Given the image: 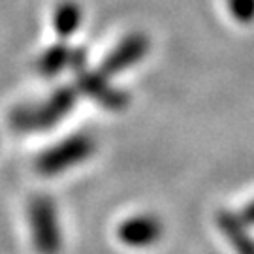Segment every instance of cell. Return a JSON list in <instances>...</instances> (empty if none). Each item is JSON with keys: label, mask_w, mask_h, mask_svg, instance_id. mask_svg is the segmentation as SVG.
Returning <instances> with one entry per match:
<instances>
[{"label": "cell", "mask_w": 254, "mask_h": 254, "mask_svg": "<svg viewBox=\"0 0 254 254\" xmlns=\"http://www.w3.org/2000/svg\"><path fill=\"white\" fill-rule=\"evenodd\" d=\"M217 224L237 254H254V239L247 232L245 222L239 215L230 211H220Z\"/></svg>", "instance_id": "cell-7"}, {"label": "cell", "mask_w": 254, "mask_h": 254, "mask_svg": "<svg viewBox=\"0 0 254 254\" xmlns=\"http://www.w3.org/2000/svg\"><path fill=\"white\" fill-rule=\"evenodd\" d=\"M92 151L94 139L85 134H75L40 154V158L36 160V170L42 175H59L68 168L87 160Z\"/></svg>", "instance_id": "cell-3"}, {"label": "cell", "mask_w": 254, "mask_h": 254, "mask_svg": "<svg viewBox=\"0 0 254 254\" xmlns=\"http://www.w3.org/2000/svg\"><path fill=\"white\" fill-rule=\"evenodd\" d=\"M64 64H66V51H64L63 47L61 49H53L42 61V72L46 73V75H53V73L63 70Z\"/></svg>", "instance_id": "cell-8"}, {"label": "cell", "mask_w": 254, "mask_h": 254, "mask_svg": "<svg viewBox=\"0 0 254 254\" xmlns=\"http://www.w3.org/2000/svg\"><path fill=\"white\" fill-rule=\"evenodd\" d=\"M239 217L243 218V222H245V224H254V201L247 205L245 211H243Z\"/></svg>", "instance_id": "cell-11"}, {"label": "cell", "mask_w": 254, "mask_h": 254, "mask_svg": "<svg viewBox=\"0 0 254 254\" xmlns=\"http://www.w3.org/2000/svg\"><path fill=\"white\" fill-rule=\"evenodd\" d=\"M77 23H79V15H77L75 8H64L57 17V28L64 36H68L73 28L77 27Z\"/></svg>", "instance_id": "cell-10"}, {"label": "cell", "mask_w": 254, "mask_h": 254, "mask_svg": "<svg viewBox=\"0 0 254 254\" xmlns=\"http://www.w3.org/2000/svg\"><path fill=\"white\" fill-rule=\"evenodd\" d=\"M28 222L32 243L38 254H59L63 247L61 222L49 196H34L28 205Z\"/></svg>", "instance_id": "cell-2"}, {"label": "cell", "mask_w": 254, "mask_h": 254, "mask_svg": "<svg viewBox=\"0 0 254 254\" xmlns=\"http://www.w3.org/2000/svg\"><path fill=\"white\" fill-rule=\"evenodd\" d=\"M162 236V224L154 217H132L127 222H123L119 228V237L121 241L128 247H143L153 245L158 237Z\"/></svg>", "instance_id": "cell-4"}, {"label": "cell", "mask_w": 254, "mask_h": 254, "mask_svg": "<svg viewBox=\"0 0 254 254\" xmlns=\"http://www.w3.org/2000/svg\"><path fill=\"white\" fill-rule=\"evenodd\" d=\"M79 89H81L87 96H91L94 100L106 106L108 109H123L127 106V94L121 91H115L113 87H109L106 77L102 73H83L79 77Z\"/></svg>", "instance_id": "cell-6"}, {"label": "cell", "mask_w": 254, "mask_h": 254, "mask_svg": "<svg viewBox=\"0 0 254 254\" xmlns=\"http://www.w3.org/2000/svg\"><path fill=\"white\" fill-rule=\"evenodd\" d=\"M147 51V40L141 34H134V36L127 38L121 46L109 55L106 59V63L102 64L100 73L104 77L115 75V73L123 72L130 68L132 64H136Z\"/></svg>", "instance_id": "cell-5"}, {"label": "cell", "mask_w": 254, "mask_h": 254, "mask_svg": "<svg viewBox=\"0 0 254 254\" xmlns=\"http://www.w3.org/2000/svg\"><path fill=\"white\" fill-rule=\"evenodd\" d=\"M73 104H75V94L72 89H61L44 104L17 109L11 115V127L25 132L49 130L70 113Z\"/></svg>", "instance_id": "cell-1"}, {"label": "cell", "mask_w": 254, "mask_h": 254, "mask_svg": "<svg viewBox=\"0 0 254 254\" xmlns=\"http://www.w3.org/2000/svg\"><path fill=\"white\" fill-rule=\"evenodd\" d=\"M230 11L239 23H251L254 19V0H230Z\"/></svg>", "instance_id": "cell-9"}]
</instances>
